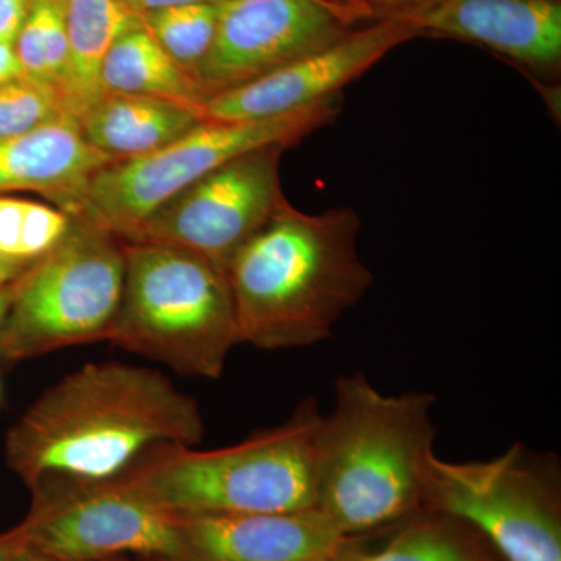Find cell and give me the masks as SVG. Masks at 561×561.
Segmentation results:
<instances>
[{"instance_id":"obj_5","label":"cell","mask_w":561,"mask_h":561,"mask_svg":"<svg viewBox=\"0 0 561 561\" xmlns=\"http://www.w3.org/2000/svg\"><path fill=\"white\" fill-rule=\"evenodd\" d=\"M125 276L110 341L173 371L219 379L239 345L227 272L153 242H124Z\"/></svg>"},{"instance_id":"obj_26","label":"cell","mask_w":561,"mask_h":561,"mask_svg":"<svg viewBox=\"0 0 561 561\" xmlns=\"http://www.w3.org/2000/svg\"><path fill=\"white\" fill-rule=\"evenodd\" d=\"M230 0H130V7L136 13H149V11L171 9V7L184 5H221Z\"/></svg>"},{"instance_id":"obj_24","label":"cell","mask_w":561,"mask_h":561,"mask_svg":"<svg viewBox=\"0 0 561 561\" xmlns=\"http://www.w3.org/2000/svg\"><path fill=\"white\" fill-rule=\"evenodd\" d=\"M31 5L32 0H0V43H14Z\"/></svg>"},{"instance_id":"obj_29","label":"cell","mask_w":561,"mask_h":561,"mask_svg":"<svg viewBox=\"0 0 561 561\" xmlns=\"http://www.w3.org/2000/svg\"><path fill=\"white\" fill-rule=\"evenodd\" d=\"M18 279L0 287V327H2L7 316H9L11 305H13L14 297H16Z\"/></svg>"},{"instance_id":"obj_15","label":"cell","mask_w":561,"mask_h":561,"mask_svg":"<svg viewBox=\"0 0 561 561\" xmlns=\"http://www.w3.org/2000/svg\"><path fill=\"white\" fill-rule=\"evenodd\" d=\"M111 162L88 142L76 117L61 114L35 130L0 139V191L39 192L65 209Z\"/></svg>"},{"instance_id":"obj_8","label":"cell","mask_w":561,"mask_h":561,"mask_svg":"<svg viewBox=\"0 0 561 561\" xmlns=\"http://www.w3.org/2000/svg\"><path fill=\"white\" fill-rule=\"evenodd\" d=\"M424 505L467 524L505 561H561L556 468L519 443L490 460L434 454Z\"/></svg>"},{"instance_id":"obj_1","label":"cell","mask_w":561,"mask_h":561,"mask_svg":"<svg viewBox=\"0 0 561 561\" xmlns=\"http://www.w3.org/2000/svg\"><path fill=\"white\" fill-rule=\"evenodd\" d=\"M194 398L162 373L117 362L69 373L11 427L7 463L33 491L113 481L151 449L201 445Z\"/></svg>"},{"instance_id":"obj_2","label":"cell","mask_w":561,"mask_h":561,"mask_svg":"<svg viewBox=\"0 0 561 561\" xmlns=\"http://www.w3.org/2000/svg\"><path fill=\"white\" fill-rule=\"evenodd\" d=\"M359 232L353 208L311 214L284 202L227 268L239 342L278 351L330 339L373 286Z\"/></svg>"},{"instance_id":"obj_21","label":"cell","mask_w":561,"mask_h":561,"mask_svg":"<svg viewBox=\"0 0 561 561\" xmlns=\"http://www.w3.org/2000/svg\"><path fill=\"white\" fill-rule=\"evenodd\" d=\"M217 20L219 5L171 7L140 14L146 31L192 77L213 46Z\"/></svg>"},{"instance_id":"obj_33","label":"cell","mask_w":561,"mask_h":561,"mask_svg":"<svg viewBox=\"0 0 561 561\" xmlns=\"http://www.w3.org/2000/svg\"><path fill=\"white\" fill-rule=\"evenodd\" d=\"M331 561H337V557H335V559H334V560H331Z\"/></svg>"},{"instance_id":"obj_18","label":"cell","mask_w":561,"mask_h":561,"mask_svg":"<svg viewBox=\"0 0 561 561\" xmlns=\"http://www.w3.org/2000/svg\"><path fill=\"white\" fill-rule=\"evenodd\" d=\"M105 92L154 95L202 108V88L165 54L142 24L111 46L102 68Z\"/></svg>"},{"instance_id":"obj_22","label":"cell","mask_w":561,"mask_h":561,"mask_svg":"<svg viewBox=\"0 0 561 561\" xmlns=\"http://www.w3.org/2000/svg\"><path fill=\"white\" fill-rule=\"evenodd\" d=\"M69 214L43 203L0 198V253L22 261H36L68 234Z\"/></svg>"},{"instance_id":"obj_4","label":"cell","mask_w":561,"mask_h":561,"mask_svg":"<svg viewBox=\"0 0 561 561\" xmlns=\"http://www.w3.org/2000/svg\"><path fill=\"white\" fill-rule=\"evenodd\" d=\"M321 416L317 401L308 398L279 426L230 448L158 446L119 478L176 518L317 508L316 438Z\"/></svg>"},{"instance_id":"obj_9","label":"cell","mask_w":561,"mask_h":561,"mask_svg":"<svg viewBox=\"0 0 561 561\" xmlns=\"http://www.w3.org/2000/svg\"><path fill=\"white\" fill-rule=\"evenodd\" d=\"M35 494L31 518L9 540L55 561H98L136 553L187 561L180 519L121 478Z\"/></svg>"},{"instance_id":"obj_14","label":"cell","mask_w":561,"mask_h":561,"mask_svg":"<svg viewBox=\"0 0 561 561\" xmlns=\"http://www.w3.org/2000/svg\"><path fill=\"white\" fill-rule=\"evenodd\" d=\"M179 519L187 561H331L350 540L319 508Z\"/></svg>"},{"instance_id":"obj_16","label":"cell","mask_w":561,"mask_h":561,"mask_svg":"<svg viewBox=\"0 0 561 561\" xmlns=\"http://www.w3.org/2000/svg\"><path fill=\"white\" fill-rule=\"evenodd\" d=\"M77 121L88 142L114 161L146 157L206 122L198 106L121 92H105Z\"/></svg>"},{"instance_id":"obj_10","label":"cell","mask_w":561,"mask_h":561,"mask_svg":"<svg viewBox=\"0 0 561 561\" xmlns=\"http://www.w3.org/2000/svg\"><path fill=\"white\" fill-rule=\"evenodd\" d=\"M284 146L225 162L161 206L127 242L179 247L227 272L234 254L287 201L280 187Z\"/></svg>"},{"instance_id":"obj_6","label":"cell","mask_w":561,"mask_h":561,"mask_svg":"<svg viewBox=\"0 0 561 561\" xmlns=\"http://www.w3.org/2000/svg\"><path fill=\"white\" fill-rule=\"evenodd\" d=\"M341 110L337 95L271 119L203 122L153 153L105 165L62 210L130 241L161 206L214 169L261 147L295 146L330 125Z\"/></svg>"},{"instance_id":"obj_31","label":"cell","mask_w":561,"mask_h":561,"mask_svg":"<svg viewBox=\"0 0 561 561\" xmlns=\"http://www.w3.org/2000/svg\"><path fill=\"white\" fill-rule=\"evenodd\" d=\"M11 553H13V546H11L5 535V537L0 538V561H11Z\"/></svg>"},{"instance_id":"obj_20","label":"cell","mask_w":561,"mask_h":561,"mask_svg":"<svg viewBox=\"0 0 561 561\" xmlns=\"http://www.w3.org/2000/svg\"><path fill=\"white\" fill-rule=\"evenodd\" d=\"M13 47L24 77L58 90L68 62L66 0H32Z\"/></svg>"},{"instance_id":"obj_28","label":"cell","mask_w":561,"mask_h":561,"mask_svg":"<svg viewBox=\"0 0 561 561\" xmlns=\"http://www.w3.org/2000/svg\"><path fill=\"white\" fill-rule=\"evenodd\" d=\"M35 261H22L0 253V287L13 283L27 272Z\"/></svg>"},{"instance_id":"obj_23","label":"cell","mask_w":561,"mask_h":561,"mask_svg":"<svg viewBox=\"0 0 561 561\" xmlns=\"http://www.w3.org/2000/svg\"><path fill=\"white\" fill-rule=\"evenodd\" d=\"M61 114L69 113L51 84L27 77L0 84V139L35 130Z\"/></svg>"},{"instance_id":"obj_13","label":"cell","mask_w":561,"mask_h":561,"mask_svg":"<svg viewBox=\"0 0 561 561\" xmlns=\"http://www.w3.org/2000/svg\"><path fill=\"white\" fill-rule=\"evenodd\" d=\"M386 20L471 41L545 73L561 65V0H413Z\"/></svg>"},{"instance_id":"obj_11","label":"cell","mask_w":561,"mask_h":561,"mask_svg":"<svg viewBox=\"0 0 561 561\" xmlns=\"http://www.w3.org/2000/svg\"><path fill=\"white\" fill-rule=\"evenodd\" d=\"M362 21L360 10L332 0H230L194 79L206 101L337 43Z\"/></svg>"},{"instance_id":"obj_25","label":"cell","mask_w":561,"mask_h":561,"mask_svg":"<svg viewBox=\"0 0 561 561\" xmlns=\"http://www.w3.org/2000/svg\"><path fill=\"white\" fill-rule=\"evenodd\" d=\"M360 10L368 21L386 20L393 11L402 9L413 0H332Z\"/></svg>"},{"instance_id":"obj_17","label":"cell","mask_w":561,"mask_h":561,"mask_svg":"<svg viewBox=\"0 0 561 561\" xmlns=\"http://www.w3.org/2000/svg\"><path fill=\"white\" fill-rule=\"evenodd\" d=\"M140 24L124 0H66L68 62L58 91L76 119L105 94L102 68L111 46Z\"/></svg>"},{"instance_id":"obj_32","label":"cell","mask_w":561,"mask_h":561,"mask_svg":"<svg viewBox=\"0 0 561 561\" xmlns=\"http://www.w3.org/2000/svg\"><path fill=\"white\" fill-rule=\"evenodd\" d=\"M124 2L130 3V0H124Z\"/></svg>"},{"instance_id":"obj_12","label":"cell","mask_w":561,"mask_h":561,"mask_svg":"<svg viewBox=\"0 0 561 561\" xmlns=\"http://www.w3.org/2000/svg\"><path fill=\"white\" fill-rule=\"evenodd\" d=\"M416 36L420 33L404 22L373 21L261 79L210 95L203 102V116L213 122L271 119L337 98L351 81Z\"/></svg>"},{"instance_id":"obj_3","label":"cell","mask_w":561,"mask_h":561,"mask_svg":"<svg viewBox=\"0 0 561 561\" xmlns=\"http://www.w3.org/2000/svg\"><path fill=\"white\" fill-rule=\"evenodd\" d=\"M434 405L426 391L382 393L364 373L335 381L334 408L317 431V508L345 537L424 507Z\"/></svg>"},{"instance_id":"obj_30","label":"cell","mask_w":561,"mask_h":561,"mask_svg":"<svg viewBox=\"0 0 561 561\" xmlns=\"http://www.w3.org/2000/svg\"><path fill=\"white\" fill-rule=\"evenodd\" d=\"M7 538H9V537H7ZM11 546H13V553H11V561H55V560L46 559V557L36 556V553L25 551V549L16 548V546H14L13 542H11Z\"/></svg>"},{"instance_id":"obj_27","label":"cell","mask_w":561,"mask_h":561,"mask_svg":"<svg viewBox=\"0 0 561 561\" xmlns=\"http://www.w3.org/2000/svg\"><path fill=\"white\" fill-rule=\"evenodd\" d=\"M24 70L13 44L0 43V84L10 83V81L22 79Z\"/></svg>"},{"instance_id":"obj_7","label":"cell","mask_w":561,"mask_h":561,"mask_svg":"<svg viewBox=\"0 0 561 561\" xmlns=\"http://www.w3.org/2000/svg\"><path fill=\"white\" fill-rule=\"evenodd\" d=\"M70 219L61 242L18 279L0 327V360L110 341L124 290V241L91 221Z\"/></svg>"},{"instance_id":"obj_19","label":"cell","mask_w":561,"mask_h":561,"mask_svg":"<svg viewBox=\"0 0 561 561\" xmlns=\"http://www.w3.org/2000/svg\"><path fill=\"white\" fill-rule=\"evenodd\" d=\"M448 518L449 522L420 519L409 524L378 551H360L346 545L337 561H489L474 538L456 529V519Z\"/></svg>"}]
</instances>
